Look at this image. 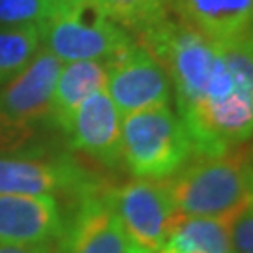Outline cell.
Masks as SVG:
<instances>
[{
    "label": "cell",
    "mask_w": 253,
    "mask_h": 253,
    "mask_svg": "<svg viewBox=\"0 0 253 253\" xmlns=\"http://www.w3.org/2000/svg\"><path fill=\"white\" fill-rule=\"evenodd\" d=\"M223 64L205 100L180 117L195 156H216L253 139V34L217 42Z\"/></svg>",
    "instance_id": "1"
},
{
    "label": "cell",
    "mask_w": 253,
    "mask_h": 253,
    "mask_svg": "<svg viewBox=\"0 0 253 253\" xmlns=\"http://www.w3.org/2000/svg\"><path fill=\"white\" fill-rule=\"evenodd\" d=\"M165 184L174 212L233 223L253 199L252 145L216 156H193Z\"/></svg>",
    "instance_id": "2"
},
{
    "label": "cell",
    "mask_w": 253,
    "mask_h": 253,
    "mask_svg": "<svg viewBox=\"0 0 253 253\" xmlns=\"http://www.w3.org/2000/svg\"><path fill=\"white\" fill-rule=\"evenodd\" d=\"M193 156L188 129L169 105L122 117V162L135 178H169Z\"/></svg>",
    "instance_id": "3"
},
{
    "label": "cell",
    "mask_w": 253,
    "mask_h": 253,
    "mask_svg": "<svg viewBox=\"0 0 253 253\" xmlns=\"http://www.w3.org/2000/svg\"><path fill=\"white\" fill-rule=\"evenodd\" d=\"M38 28L45 51L62 62H109L133 43L127 30L109 17L96 0H64Z\"/></svg>",
    "instance_id": "4"
},
{
    "label": "cell",
    "mask_w": 253,
    "mask_h": 253,
    "mask_svg": "<svg viewBox=\"0 0 253 253\" xmlns=\"http://www.w3.org/2000/svg\"><path fill=\"white\" fill-rule=\"evenodd\" d=\"M131 244L150 253H160L174 207L165 178H135L105 193Z\"/></svg>",
    "instance_id": "5"
},
{
    "label": "cell",
    "mask_w": 253,
    "mask_h": 253,
    "mask_svg": "<svg viewBox=\"0 0 253 253\" xmlns=\"http://www.w3.org/2000/svg\"><path fill=\"white\" fill-rule=\"evenodd\" d=\"M105 92L120 115L163 107L171 101V81L163 66L139 43H131L105 62Z\"/></svg>",
    "instance_id": "6"
},
{
    "label": "cell",
    "mask_w": 253,
    "mask_h": 253,
    "mask_svg": "<svg viewBox=\"0 0 253 253\" xmlns=\"http://www.w3.org/2000/svg\"><path fill=\"white\" fill-rule=\"evenodd\" d=\"M66 133L73 150L88 154L111 167L122 162V115L105 88L83 101Z\"/></svg>",
    "instance_id": "7"
},
{
    "label": "cell",
    "mask_w": 253,
    "mask_h": 253,
    "mask_svg": "<svg viewBox=\"0 0 253 253\" xmlns=\"http://www.w3.org/2000/svg\"><path fill=\"white\" fill-rule=\"evenodd\" d=\"M64 235L66 253H131L133 250L107 195H98L90 188L81 191L77 212Z\"/></svg>",
    "instance_id": "8"
},
{
    "label": "cell",
    "mask_w": 253,
    "mask_h": 253,
    "mask_svg": "<svg viewBox=\"0 0 253 253\" xmlns=\"http://www.w3.org/2000/svg\"><path fill=\"white\" fill-rule=\"evenodd\" d=\"M64 62L45 49L38 51L27 68L0 92V111L23 124H34L51 115L56 79Z\"/></svg>",
    "instance_id": "9"
},
{
    "label": "cell",
    "mask_w": 253,
    "mask_h": 253,
    "mask_svg": "<svg viewBox=\"0 0 253 253\" xmlns=\"http://www.w3.org/2000/svg\"><path fill=\"white\" fill-rule=\"evenodd\" d=\"M62 233L54 195L0 193V244H43Z\"/></svg>",
    "instance_id": "10"
},
{
    "label": "cell",
    "mask_w": 253,
    "mask_h": 253,
    "mask_svg": "<svg viewBox=\"0 0 253 253\" xmlns=\"http://www.w3.org/2000/svg\"><path fill=\"white\" fill-rule=\"evenodd\" d=\"M66 190H88L83 172L68 160L0 158V193L53 195Z\"/></svg>",
    "instance_id": "11"
},
{
    "label": "cell",
    "mask_w": 253,
    "mask_h": 253,
    "mask_svg": "<svg viewBox=\"0 0 253 253\" xmlns=\"http://www.w3.org/2000/svg\"><path fill=\"white\" fill-rule=\"evenodd\" d=\"M178 19L214 42L253 34V0H174Z\"/></svg>",
    "instance_id": "12"
},
{
    "label": "cell",
    "mask_w": 253,
    "mask_h": 253,
    "mask_svg": "<svg viewBox=\"0 0 253 253\" xmlns=\"http://www.w3.org/2000/svg\"><path fill=\"white\" fill-rule=\"evenodd\" d=\"M105 83H107L105 62H96V60L64 62L60 75L56 79L49 117L53 118L56 126H60L66 131L79 105L94 92L103 90Z\"/></svg>",
    "instance_id": "13"
},
{
    "label": "cell",
    "mask_w": 253,
    "mask_h": 253,
    "mask_svg": "<svg viewBox=\"0 0 253 253\" xmlns=\"http://www.w3.org/2000/svg\"><path fill=\"white\" fill-rule=\"evenodd\" d=\"M231 225L223 219L174 212L160 253H236Z\"/></svg>",
    "instance_id": "14"
},
{
    "label": "cell",
    "mask_w": 253,
    "mask_h": 253,
    "mask_svg": "<svg viewBox=\"0 0 253 253\" xmlns=\"http://www.w3.org/2000/svg\"><path fill=\"white\" fill-rule=\"evenodd\" d=\"M38 25L0 28V84L11 81L27 68L40 49Z\"/></svg>",
    "instance_id": "15"
},
{
    "label": "cell",
    "mask_w": 253,
    "mask_h": 253,
    "mask_svg": "<svg viewBox=\"0 0 253 253\" xmlns=\"http://www.w3.org/2000/svg\"><path fill=\"white\" fill-rule=\"evenodd\" d=\"M103 11L124 30L143 32L165 17L163 0H96Z\"/></svg>",
    "instance_id": "16"
},
{
    "label": "cell",
    "mask_w": 253,
    "mask_h": 253,
    "mask_svg": "<svg viewBox=\"0 0 253 253\" xmlns=\"http://www.w3.org/2000/svg\"><path fill=\"white\" fill-rule=\"evenodd\" d=\"M64 0H0V27L42 25Z\"/></svg>",
    "instance_id": "17"
},
{
    "label": "cell",
    "mask_w": 253,
    "mask_h": 253,
    "mask_svg": "<svg viewBox=\"0 0 253 253\" xmlns=\"http://www.w3.org/2000/svg\"><path fill=\"white\" fill-rule=\"evenodd\" d=\"M32 135H34V129L30 124L13 120L4 111H0V152L17 150L27 145Z\"/></svg>",
    "instance_id": "18"
},
{
    "label": "cell",
    "mask_w": 253,
    "mask_h": 253,
    "mask_svg": "<svg viewBox=\"0 0 253 253\" xmlns=\"http://www.w3.org/2000/svg\"><path fill=\"white\" fill-rule=\"evenodd\" d=\"M231 236L236 253H253V199L233 221Z\"/></svg>",
    "instance_id": "19"
},
{
    "label": "cell",
    "mask_w": 253,
    "mask_h": 253,
    "mask_svg": "<svg viewBox=\"0 0 253 253\" xmlns=\"http://www.w3.org/2000/svg\"><path fill=\"white\" fill-rule=\"evenodd\" d=\"M0 253H51L49 242L43 244H0Z\"/></svg>",
    "instance_id": "20"
},
{
    "label": "cell",
    "mask_w": 253,
    "mask_h": 253,
    "mask_svg": "<svg viewBox=\"0 0 253 253\" xmlns=\"http://www.w3.org/2000/svg\"><path fill=\"white\" fill-rule=\"evenodd\" d=\"M131 253H150V252H145V250H141V248H137V246H133V250H131Z\"/></svg>",
    "instance_id": "21"
},
{
    "label": "cell",
    "mask_w": 253,
    "mask_h": 253,
    "mask_svg": "<svg viewBox=\"0 0 253 253\" xmlns=\"http://www.w3.org/2000/svg\"><path fill=\"white\" fill-rule=\"evenodd\" d=\"M252 156H253V145H252Z\"/></svg>",
    "instance_id": "22"
}]
</instances>
